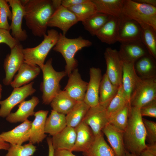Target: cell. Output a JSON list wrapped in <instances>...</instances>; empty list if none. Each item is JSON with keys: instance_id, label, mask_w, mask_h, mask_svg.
<instances>
[{"instance_id": "7c38bea8", "label": "cell", "mask_w": 156, "mask_h": 156, "mask_svg": "<svg viewBox=\"0 0 156 156\" xmlns=\"http://www.w3.org/2000/svg\"><path fill=\"white\" fill-rule=\"evenodd\" d=\"M12 9V17L10 25L11 35L18 41H24L27 38L26 30L22 28V23L24 15V6L20 0H6Z\"/></svg>"}, {"instance_id": "2e32d148", "label": "cell", "mask_w": 156, "mask_h": 156, "mask_svg": "<svg viewBox=\"0 0 156 156\" xmlns=\"http://www.w3.org/2000/svg\"><path fill=\"white\" fill-rule=\"evenodd\" d=\"M67 83L64 90L72 99L77 101H83L88 82L83 80L76 68L68 76Z\"/></svg>"}, {"instance_id": "9c48e42d", "label": "cell", "mask_w": 156, "mask_h": 156, "mask_svg": "<svg viewBox=\"0 0 156 156\" xmlns=\"http://www.w3.org/2000/svg\"><path fill=\"white\" fill-rule=\"evenodd\" d=\"M104 56L107 66L105 73L113 84L119 86L122 83L123 61L118 51L107 47Z\"/></svg>"}, {"instance_id": "c3c4849f", "label": "cell", "mask_w": 156, "mask_h": 156, "mask_svg": "<svg viewBox=\"0 0 156 156\" xmlns=\"http://www.w3.org/2000/svg\"><path fill=\"white\" fill-rule=\"evenodd\" d=\"M10 145L8 143L5 142L1 138L0 135V150H8L10 147Z\"/></svg>"}, {"instance_id": "f1b7e54d", "label": "cell", "mask_w": 156, "mask_h": 156, "mask_svg": "<svg viewBox=\"0 0 156 156\" xmlns=\"http://www.w3.org/2000/svg\"><path fill=\"white\" fill-rule=\"evenodd\" d=\"M77 101L72 99L64 90H60L50 104L52 110L65 115L73 108Z\"/></svg>"}, {"instance_id": "603a6c76", "label": "cell", "mask_w": 156, "mask_h": 156, "mask_svg": "<svg viewBox=\"0 0 156 156\" xmlns=\"http://www.w3.org/2000/svg\"><path fill=\"white\" fill-rule=\"evenodd\" d=\"M120 21V18L111 16L95 36L103 42L109 44L116 43L117 42Z\"/></svg>"}, {"instance_id": "7a4b0ae2", "label": "cell", "mask_w": 156, "mask_h": 156, "mask_svg": "<svg viewBox=\"0 0 156 156\" xmlns=\"http://www.w3.org/2000/svg\"><path fill=\"white\" fill-rule=\"evenodd\" d=\"M142 118L140 109L130 106L127 125L123 132L126 150L138 155L147 146L146 133Z\"/></svg>"}, {"instance_id": "44dd1931", "label": "cell", "mask_w": 156, "mask_h": 156, "mask_svg": "<svg viewBox=\"0 0 156 156\" xmlns=\"http://www.w3.org/2000/svg\"><path fill=\"white\" fill-rule=\"evenodd\" d=\"M102 132L107 137L115 156H126L123 132L108 123Z\"/></svg>"}, {"instance_id": "f907efd6", "label": "cell", "mask_w": 156, "mask_h": 156, "mask_svg": "<svg viewBox=\"0 0 156 156\" xmlns=\"http://www.w3.org/2000/svg\"><path fill=\"white\" fill-rule=\"evenodd\" d=\"M126 156H139V155L131 153L126 150Z\"/></svg>"}, {"instance_id": "ac0fdd59", "label": "cell", "mask_w": 156, "mask_h": 156, "mask_svg": "<svg viewBox=\"0 0 156 156\" xmlns=\"http://www.w3.org/2000/svg\"><path fill=\"white\" fill-rule=\"evenodd\" d=\"M118 51L123 61L134 63L148 54L141 40L121 43Z\"/></svg>"}, {"instance_id": "e575fe53", "label": "cell", "mask_w": 156, "mask_h": 156, "mask_svg": "<svg viewBox=\"0 0 156 156\" xmlns=\"http://www.w3.org/2000/svg\"><path fill=\"white\" fill-rule=\"evenodd\" d=\"M67 8L75 14L79 21L82 22L97 12L96 6L92 0H87Z\"/></svg>"}, {"instance_id": "d4e9b609", "label": "cell", "mask_w": 156, "mask_h": 156, "mask_svg": "<svg viewBox=\"0 0 156 156\" xmlns=\"http://www.w3.org/2000/svg\"><path fill=\"white\" fill-rule=\"evenodd\" d=\"M41 70L38 66H32L24 62L10 85L14 88L27 84L37 77Z\"/></svg>"}, {"instance_id": "83f0119b", "label": "cell", "mask_w": 156, "mask_h": 156, "mask_svg": "<svg viewBox=\"0 0 156 156\" xmlns=\"http://www.w3.org/2000/svg\"><path fill=\"white\" fill-rule=\"evenodd\" d=\"M83 153L84 156H115L112 149L106 142L102 132L95 136L91 145Z\"/></svg>"}, {"instance_id": "d590c367", "label": "cell", "mask_w": 156, "mask_h": 156, "mask_svg": "<svg viewBox=\"0 0 156 156\" xmlns=\"http://www.w3.org/2000/svg\"><path fill=\"white\" fill-rule=\"evenodd\" d=\"M140 40L148 54L156 59V31L151 27L147 26L142 28Z\"/></svg>"}, {"instance_id": "b9f144b4", "label": "cell", "mask_w": 156, "mask_h": 156, "mask_svg": "<svg viewBox=\"0 0 156 156\" xmlns=\"http://www.w3.org/2000/svg\"><path fill=\"white\" fill-rule=\"evenodd\" d=\"M10 31L0 28V43L6 44L11 49L20 43V42L12 37Z\"/></svg>"}, {"instance_id": "5b68a950", "label": "cell", "mask_w": 156, "mask_h": 156, "mask_svg": "<svg viewBox=\"0 0 156 156\" xmlns=\"http://www.w3.org/2000/svg\"><path fill=\"white\" fill-rule=\"evenodd\" d=\"M122 13L138 23L142 28L150 26L156 31V7L134 0H124Z\"/></svg>"}, {"instance_id": "1f68e13d", "label": "cell", "mask_w": 156, "mask_h": 156, "mask_svg": "<svg viewBox=\"0 0 156 156\" xmlns=\"http://www.w3.org/2000/svg\"><path fill=\"white\" fill-rule=\"evenodd\" d=\"M119 87L113 84L105 73L102 76L99 87V103L107 107L116 94Z\"/></svg>"}, {"instance_id": "bcb514c9", "label": "cell", "mask_w": 156, "mask_h": 156, "mask_svg": "<svg viewBox=\"0 0 156 156\" xmlns=\"http://www.w3.org/2000/svg\"><path fill=\"white\" fill-rule=\"evenodd\" d=\"M72 152L70 151L66 150H55L54 156H77L73 154Z\"/></svg>"}, {"instance_id": "277c9868", "label": "cell", "mask_w": 156, "mask_h": 156, "mask_svg": "<svg viewBox=\"0 0 156 156\" xmlns=\"http://www.w3.org/2000/svg\"><path fill=\"white\" fill-rule=\"evenodd\" d=\"M44 36L43 41L36 46L23 49L24 62L41 69L44 64L45 60L51 49L56 44L59 36L58 31L54 29L48 30Z\"/></svg>"}, {"instance_id": "30bf717a", "label": "cell", "mask_w": 156, "mask_h": 156, "mask_svg": "<svg viewBox=\"0 0 156 156\" xmlns=\"http://www.w3.org/2000/svg\"><path fill=\"white\" fill-rule=\"evenodd\" d=\"M23 45L19 44L11 49L4 60L3 67L5 77L3 80L4 84L10 85L15 74L18 71L24 61Z\"/></svg>"}, {"instance_id": "8fae6325", "label": "cell", "mask_w": 156, "mask_h": 156, "mask_svg": "<svg viewBox=\"0 0 156 156\" xmlns=\"http://www.w3.org/2000/svg\"><path fill=\"white\" fill-rule=\"evenodd\" d=\"M107 107L100 104L90 107L82 121L91 129L95 136L102 132L103 128L109 123V115Z\"/></svg>"}, {"instance_id": "7bdbcfd3", "label": "cell", "mask_w": 156, "mask_h": 156, "mask_svg": "<svg viewBox=\"0 0 156 156\" xmlns=\"http://www.w3.org/2000/svg\"><path fill=\"white\" fill-rule=\"evenodd\" d=\"M140 114L143 116L156 118V99L146 103L140 108Z\"/></svg>"}, {"instance_id": "7402d4cb", "label": "cell", "mask_w": 156, "mask_h": 156, "mask_svg": "<svg viewBox=\"0 0 156 156\" xmlns=\"http://www.w3.org/2000/svg\"><path fill=\"white\" fill-rule=\"evenodd\" d=\"M75 129L76 138L71 151L84 153L88 150L92 143L95 136L90 127L83 121Z\"/></svg>"}, {"instance_id": "f6af8a7d", "label": "cell", "mask_w": 156, "mask_h": 156, "mask_svg": "<svg viewBox=\"0 0 156 156\" xmlns=\"http://www.w3.org/2000/svg\"><path fill=\"white\" fill-rule=\"evenodd\" d=\"M87 0H62L61 5L68 8L86 1Z\"/></svg>"}, {"instance_id": "7dc6e473", "label": "cell", "mask_w": 156, "mask_h": 156, "mask_svg": "<svg viewBox=\"0 0 156 156\" xmlns=\"http://www.w3.org/2000/svg\"><path fill=\"white\" fill-rule=\"evenodd\" d=\"M49 152L48 156H54L55 150L52 145L51 138L48 137L47 140Z\"/></svg>"}, {"instance_id": "3957f363", "label": "cell", "mask_w": 156, "mask_h": 156, "mask_svg": "<svg viewBox=\"0 0 156 156\" xmlns=\"http://www.w3.org/2000/svg\"><path fill=\"white\" fill-rule=\"evenodd\" d=\"M90 41L83 39L81 36L75 38H69L61 33H59L58 40L53 50L60 53L64 58L66 65L65 70L69 76L78 65V61L75 58L76 53L85 47L91 46Z\"/></svg>"}, {"instance_id": "4316f807", "label": "cell", "mask_w": 156, "mask_h": 156, "mask_svg": "<svg viewBox=\"0 0 156 156\" xmlns=\"http://www.w3.org/2000/svg\"><path fill=\"white\" fill-rule=\"evenodd\" d=\"M134 63L123 61L122 84L130 100L131 95L139 77L135 70Z\"/></svg>"}, {"instance_id": "8d00e7d4", "label": "cell", "mask_w": 156, "mask_h": 156, "mask_svg": "<svg viewBox=\"0 0 156 156\" xmlns=\"http://www.w3.org/2000/svg\"><path fill=\"white\" fill-rule=\"evenodd\" d=\"M130 106L129 103L123 108L109 116V123L123 132L127 125Z\"/></svg>"}, {"instance_id": "9a60e30c", "label": "cell", "mask_w": 156, "mask_h": 156, "mask_svg": "<svg viewBox=\"0 0 156 156\" xmlns=\"http://www.w3.org/2000/svg\"><path fill=\"white\" fill-rule=\"evenodd\" d=\"M90 80L83 101L90 107L98 105L99 89L102 76L101 69L91 67L90 68Z\"/></svg>"}, {"instance_id": "8992f818", "label": "cell", "mask_w": 156, "mask_h": 156, "mask_svg": "<svg viewBox=\"0 0 156 156\" xmlns=\"http://www.w3.org/2000/svg\"><path fill=\"white\" fill-rule=\"evenodd\" d=\"M52 59H49L41 69L43 81L40 89L42 92V102L45 105L50 103L54 97L61 90V80L67 74L65 71H56L52 65Z\"/></svg>"}, {"instance_id": "681fc988", "label": "cell", "mask_w": 156, "mask_h": 156, "mask_svg": "<svg viewBox=\"0 0 156 156\" xmlns=\"http://www.w3.org/2000/svg\"><path fill=\"white\" fill-rule=\"evenodd\" d=\"M135 1L156 7V0H134Z\"/></svg>"}, {"instance_id": "ba28073f", "label": "cell", "mask_w": 156, "mask_h": 156, "mask_svg": "<svg viewBox=\"0 0 156 156\" xmlns=\"http://www.w3.org/2000/svg\"><path fill=\"white\" fill-rule=\"evenodd\" d=\"M34 83L32 81L22 86L14 88L7 98L0 101V117L6 118L15 106L35 92L36 90L33 87Z\"/></svg>"}, {"instance_id": "d6a6232c", "label": "cell", "mask_w": 156, "mask_h": 156, "mask_svg": "<svg viewBox=\"0 0 156 156\" xmlns=\"http://www.w3.org/2000/svg\"><path fill=\"white\" fill-rule=\"evenodd\" d=\"M90 107L83 101H77L66 115L67 126L75 128L82 122Z\"/></svg>"}, {"instance_id": "836d02e7", "label": "cell", "mask_w": 156, "mask_h": 156, "mask_svg": "<svg viewBox=\"0 0 156 156\" xmlns=\"http://www.w3.org/2000/svg\"><path fill=\"white\" fill-rule=\"evenodd\" d=\"M111 16L97 12L82 22L84 29L92 36H95Z\"/></svg>"}, {"instance_id": "816d5d0a", "label": "cell", "mask_w": 156, "mask_h": 156, "mask_svg": "<svg viewBox=\"0 0 156 156\" xmlns=\"http://www.w3.org/2000/svg\"><path fill=\"white\" fill-rule=\"evenodd\" d=\"M2 86L0 83V101L1 98V92L2 91Z\"/></svg>"}, {"instance_id": "484cf974", "label": "cell", "mask_w": 156, "mask_h": 156, "mask_svg": "<svg viewBox=\"0 0 156 156\" xmlns=\"http://www.w3.org/2000/svg\"><path fill=\"white\" fill-rule=\"evenodd\" d=\"M97 12L121 18L124 15L122 8L124 0H92Z\"/></svg>"}, {"instance_id": "ee69618b", "label": "cell", "mask_w": 156, "mask_h": 156, "mask_svg": "<svg viewBox=\"0 0 156 156\" xmlns=\"http://www.w3.org/2000/svg\"><path fill=\"white\" fill-rule=\"evenodd\" d=\"M139 156H156V144H147L146 147Z\"/></svg>"}, {"instance_id": "4fadbf2b", "label": "cell", "mask_w": 156, "mask_h": 156, "mask_svg": "<svg viewBox=\"0 0 156 156\" xmlns=\"http://www.w3.org/2000/svg\"><path fill=\"white\" fill-rule=\"evenodd\" d=\"M79 22L75 14L61 5L53 14L47 24L48 27L60 29L65 35L72 26Z\"/></svg>"}, {"instance_id": "74e56055", "label": "cell", "mask_w": 156, "mask_h": 156, "mask_svg": "<svg viewBox=\"0 0 156 156\" xmlns=\"http://www.w3.org/2000/svg\"><path fill=\"white\" fill-rule=\"evenodd\" d=\"M129 103L130 100L121 84L119 86L116 94L106 108L109 116L123 108Z\"/></svg>"}, {"instance_id": "cb8c5ba5", "label": "cell", "mask_w": 156, "mask_h": 156, "mask_svg": "<svg viewBox=\"0 0 156 156\" xmlns=\"http://www.w3.org/2000/svg\"><path fill=\"white\" fill-rule=\"evenodd\" d=\"M76 133L75 128L67 126L51 138L55 150H66L71 151L75 143Z\"/></svg>"}, {"instance_id": "ffe728a7", "label": "cell", "mask_w": 156, "mask_h": 156, "mask_svg": "<svg viewBox=\"0 0 156 156\" xmlns=\"http://www.w3.org/2000/svg\"><path fill=\"white\" fill-rule=\"evenodd\" d=\"M48 110H40L35 112V118L32 122L29 140L33 144L42 142L47 135L45 132V124Z\"/></svg>"}, {"instance_id": "d6986e66", "label": "cell", "mask_w": 156, "mask_h": 156, "mask_svg": "<svg viewBox=\"0 0 156 156\" xmlns=\"http://www.w3.org/2000/svg\"><path fill=\"white\" fill-rule=\"evenodd\" d=\"M39 101L36 96H34L27 101H24L18 106V108L14 112H11L6 117V120L11 123L23 122L30 116L34 115V109L39 103Z\"/></svg>"}, {"instance_id": "4dcf8cb0", "label": "cell", "mask_w": 156, "mask_h": 156, "mask_svg": "<svg viewBox=\"0 0 156 156\" xmlns=\"http://www.w3.org/2000/svg\"><path fill=\"white\" fill-rule=\"evenodd\" d=\"M66 115L52 110L46 120L45 132L53 136L67 126Z\"/></svg>"}, {"instance_id": "6da1fadb", "label": "cell", "mask_w": 156, "mask_h": 156, "mask_svg": "<svg viewBox=\"0 0 156 156\" xmlns=\"http://www.w3.org/2000/svg\"><path fill=\"white\" fill-rule=\"evenodd\" d=\"M62 0H28L24 6V18L27 27L35 36L46 34L48 22Z\"/></svg>"}, {"instance_id": "52a82bcc", "label": "cell", "mask_w": 156, "mask_h": 156, "mask_svg": "<svg viewBox=\"0 0 156 156\" xmlns=\"http://www.w3.org/2000/svg\"><path fill=\"white\" fill-rule=\"evenodd\" d=\"M155 99L156 77L150 78L139 77L131 96V106L140 109L146 103Z\"/></svg>"}, {"instance_id": "f35d334b", "label": "cell", "mask_w": 156, "mask_h": 156, "mask_svg": "<svg viewBox=\"0 0 156 156\" xmlns=\"http://www.w3.org/2000/svg\"><path fill=\"white\" fill-rule=\"evenodd\" d=\"M10 145L5 156H31L36 150V146L29 142L23 145Z\"/></svg>"}, {"instance_id": "ab89813d", "label": "cell", "mask_w": 156, "mask_h": 156, "mask_svg": "<svg viewBox=\"0 0 156 156\" xmlns=\"http://www.w3.org/2000/svg\"><path fill=\"white\" fill-rule=\"evenodd\" d=\"M10 6L6 0H0V28L10 31V25L8 18L11 20L12 11Z\"/></svg>"}, {"instance_id": "f546056e", "label": "cell", "mask_w": 156, "mask_h": 156, "mask_svg": "<svg viewBox=\"0 0 156 156\" xmlns=\"http://www.w3.org/2000/svg\"><path fill=\"white\" fill-rule=\"evenodd\" d=\"M155 60L148 54L137 60L134 63V68L138 75L143 78L156 77Z\"/></svg>"}, {"instance_id": "e0dca14e", "label": "cell", "mask_w": 156, "mask_h": 156, "mask_svg": "<svg viewBox=\"0 0 156 156\" xmlns=\"http://www.w3.org/2000/svg\"><path fill=\"white\" fill-rule=\"evenodd\" d=\"M31 122L28 119L13 129L2 132L0 136L10 144L22 145L29 140Z\"/></svg>"}, {"instance_id": "5bb4252c", "label": "cell", "mask_w": 156, "mask_h": 156, "mask_svg": "<svg viewBox=\"0 0 156 156\" xmlns=\"http://www.w3.org/2000/svg\"><path fill=\"white\" fill-rule=\"evenodd\" d=\"M120 19L117 42L121 44L140 40L142 29L140 25L125 15Z\"/></svg>"}, {"instance_id": "60d3db41", "label": "cell", "mask_w": 156, "mask_h": 156, "mask_svg": "<svg viewBox=\"0 0 156 156\" xmlns=\"http://www.w3.org/2000/svg\"><path fill=\"white\" fill-rule=\"evenodd\" d=\"M142 120L149 144H156V122L145 118H142Z\"/></svg>"}]
</instances>
